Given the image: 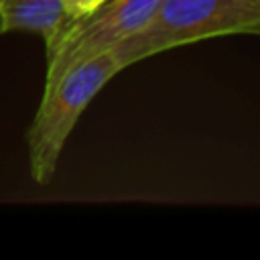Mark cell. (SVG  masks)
<instances>
[{
    "instance_id": "2",
    "label": "cell",
    "mask_w": 260,
    "mask_h": 260,
    "mask_svg": "<svg viewBox=\"0 0 260 260\" xmlns=\"http://www.w3.org/2000/svg\"><path fill=\"white\" fill-rule=\"evenodd\" d=\"M122 71L112 51L93 55L45 83L43 100L28 128V167L37 185H47L79 116L98 91Z\"/></svg>"
},
{
    "instance_id": "5",
    "label": "cell",
    "mask_w": 260,
    "mask_h": 260,
    "mask_svg": "<svg viewBox=\"0 0 260 260\" xmlns=\"http://www.w3.org/2000/svg\"><path fill=\"white\" fill-rule=\"evenodd\" d=\"M65 14L71 18V20H77V18H83L87 14H91L104 0H59Z\"/></svg>"
},
{
    "instance_id": "1",
    "label": "cell",
    "mask_w": 260,
    "mask_h": 260,
    "mask_svg": "<svg viewBox=\"0 0 260 260\" xmlns=\"http://www.w3.org/2000/svg\"><path fill=\"white\" fill-rule=\"evenodd\" d=\"M258 32L260 0H160L152 18L110 51L124 69L203 39Z\"/></svg>"
},
{
    "instance_id": "4",
    "label": "cell",
    "mask_w": 260,
    "mask_h": 260,
    "mask_svg": "<svg viewBox=\"0 0 260 260\" xmlns=\"http://www.w3.org/2000/svg\"><path fill=\"white\" fill-rule=\"evenodd\" d=\"M69 20L59 0H0V35L12 30L37 32L49 45Z\"/></svg>"
},
{
    "instance_id": "3",
    "label": "cell",
    "mask_w": 260,
    "mask_h": 260,
    "mask_svg": "<svg viewBox=\"0 0 260 260\" xmlns=\"http://www.w3.org/2000/svg\"><path fill=\"white\" fill-rule=\"evenodd\" d=\"M158 2L160 0H104L91 14L69 20L57 39L47 45L45 83L75 63L110 51L140 30L152 18Z\"/></svg>"
}]
</instances>
